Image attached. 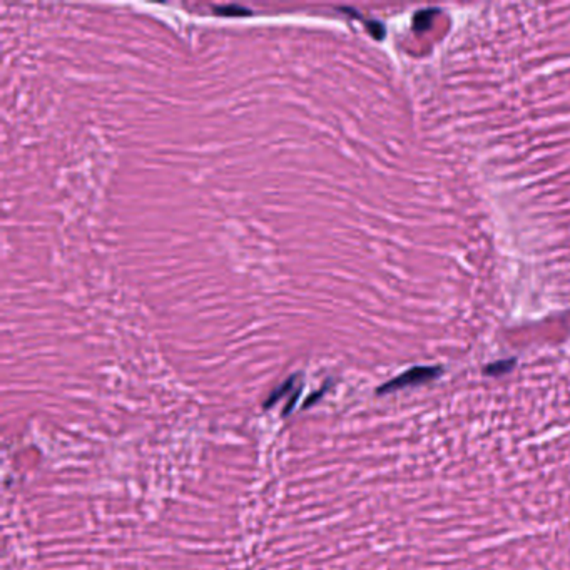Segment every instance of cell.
<instances>
[{"label":"cell","instance_id":"cell-1","mask_svg":"<svg viewBox=\"0 0 570 570\" xmlns=\"http://www.w3.org/2000/svg\"><path fill=\"white\" fill-rule=\"evenodd\" d=\"M440 375H442V369L436 367H415L408 369V372L402 373L400 376L393 378V380L386 381L385 385H381L380 388H378V393L386 395L391 393V391L407 388V386L422 385V383L435 380V378H438Z\"/></svg>","mask_w":570,"mask_h":570},{"label":"cell","instance_id":"cell-2","mask_svg":"<svg viewBox=\"0 0 570 570\" xmlns=\"http://www.w3.org/2000/svg\"><path fill=\"white\" fill-rule=\"evenodd\" d=\"M300 391H301V376L300 375L289 376L286 381H283L281 385L278 386V388L271 391V395L268 396V400H266L262 407H265V410L273 408L274 405L279 402V400L284 398V396H288V395L293 396V395L300 393Z\"/></svg>","mask_w":570,"mask_h":570},{"label":"cell","instance_id":"cell-3","mask_svg":"<svg viewBox=\"0 0 570 570\" xmlns=\"http://www.w3.org/2000/svg\"><path fill=\"white\" fill-rule=\"evenodd\" d=\"M436 14L435 8H426V11L417 12L415 19H413V25H415L417 30H426L433 22V17Z\"/></svg>","mask_w":570,"mask_h":570},{"label":"cell","instance_id":"cell-4","mask_svg":"<svg viewBox=\"0 0 570 570\" xmlns=\"http://www.w3.org/2000/svg\"><path fill=\"white\" fill-rule=\"evenodd\" d=\"M514 367H515V360H503V362H495V363L488 365V367L485 368V373L490 376L505 375V373H509Z\"/></svg>","mask_w":570,"mask_h":570},{"label":"cell","instance_id":"cell-5","mask_svg":"<svg viewBox=\"0 0 570 570\" xmlns=\"http://www.w3.org/2000/svg\"><path fill=\"white\" fill-rule=\"evenodd\" d=\"M213 11H215V14H217V15H229V17H239V15H249V14H251V12L246 11V8L236 7V6L215 7Z\"/></svg>","mask_w":570,"mask_h":570},{"label":"cell","instance_id":"cell-6","mask_svg":"<svg viewBox=\"0 0 570 570\" xmlns=\"http://www.w3.org/2000/svg\"><path fill=\"white\" fill-rule=\"evenodd\" d=\"M367 29H368V32L376 39V41H381L386 34L385 27H383V24H380V22H368Z\"/></svg>","mask_w":570,"mask_h":570},{"label":"cell","instance_id":"cell-7","mask_svg":"<svg viewBox=\"0 0 570 570\" xmlns=\"http://www.w3.org/2000/svg\"><path fill=\"white\" fill-rule=\"evenodd\" d=\"M327 388H328V385H327V386H324V388H323V390H318V391H315V393H313V396H310V398H308V400H306V402H305V403H303V408H305V410H306V408L313 407V405H315L316 402H318V400H319V398H322V396L324 395V391H327Z\"/></svg>","mask_w":570,"mask_h":570}]
</instances>
